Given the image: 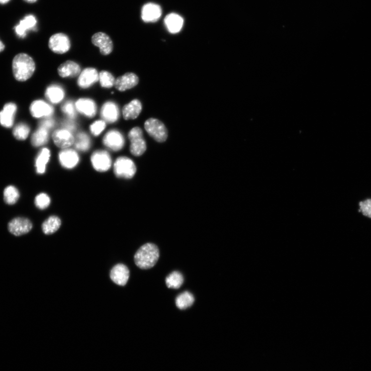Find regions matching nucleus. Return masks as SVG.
Segmentation results:
<instances>
[{
    "label": "nucleus",
    "mask_w": 371,
    "mask_h": 371,
    "mask_svg": "<svg viewBox=\"0 0 371 371\" xmlns=\"http://www.w3.org/2000/svg\"><path fill=\"white\" fill-rule=\"evenodd\" d=\"M160 257L158 247L153 243L143 245L136 253L134 261L136 266L142 269H149L153 267Z\"/></svg>",
    "instance_id": "f257e3e1"
},
{
    "label": "nucleus",
    "mask_w": 371,
    "mask_h": 371,
    "mask_svg": "<svg viewBox=\"0 0 371 371\" xmlns=\"http://www.w3.org/2000/svg\"><path fill=\"white\" fill-rule=\"evenodd\" d=\"M12 69L15 79L21 82L25 81L33 75L35 71V62L28 55L19 54L13 60Z\"/></svg>",
    "instance_id": "f03ea898"
},
{
    "label": "nucleus",
    "mask_w": 371,
    "mask_h": 371,
    "mask_svg": "<svg viewBox=\"0 0 371 371\" xmlns=\"http://www.w3.org/2000/svg\"><path fill=\"white\" fill-rule=\"evenodd\" d=\"M145 128L155 141L161 143L166 141L168 131L164 124L160 120L153 118L148 119L145 123Z\"/></svg>",
    "instance_id": "7ed1b4c3"
},
{
    "label": "nucleus",
    "mask_w": 371,
    "mask_h": 371,
    "mask_svg": "<svg viewBox=\"0 0 371 371\" xmlns=\"http://www.w3.org/2000/svg\"><path fill=\"white\" fill-rule=\"evenodd\" d=\"M128 136L131 142V153L135 157L142 156L147 150V144L142 130L140 128L135 127L130 131Z\"/></svg>",
    "instance_id": "20e7f679"
},
{
    "label": "nucleus",
    "mask_w": 371,
    "mask_h": 371,
    "mask_svg": "<svg viewBox=\"0 0 371 371\" xmlns=\"http://www.w3.org/2000/svg\"><path fill=\"white\" fill-rule=\"evenodd\" d=\"M114 173L117 177L130 179L136 174L137 169L134 162L127 157H120L114 164Z\"/></svg>",
    "instance_id": "39448f33"
},
{
    "label": "nucleus",
    "mask_w": 371,
    "mask_h": 371,
    "mask_svg": "<svg viewBox=\"0 0 371 371\" xmlns=\"http://www.w3.org/2000/svg\"><path fill=\"white\" fill-rule=\"evenodd\" d=\"M91 161L93 167L97 171L106 172L112 166V161L110 155L106 151H97L92 154Z\"/></svg>",
    "instance_id": "423d86ee"
},
{
    "label": "nucleus",
    "mask_w": 371,
    "mask_h": 371,
    "mask_svg": "<svg viewBox=\"0 0 371 371\" xmlns=\"http://www.w3.org/2000/svg\"><path fill=\"white\" fill-rule=\"evenodd\" d=\"M50 49L56 54H64L70 49L71 42L69 38L64 33H57L52 35L49 41Z\"/></svg>",
    "instance_id": "0eeeda50"
},
{
    "label": "nucleus",
    "mask_w": 371,
    "mask_h": 371,
    "mask_svg": "<svg viewBox=\"0 0 371 371\" xmlns=\"http://www.w3.org/2000/svg\"><path fill=\"white\" fill-rule=\"evenodd\" d=\"M105 146L114 151L121 150L125 146V138L119 131L113 130L108 132L103 139Z\"/></svg>",
    "instance_id": "6e6552de"
},
{
    "label": "nucleus",
    "mask_w": 371,
    "mask_h": 371,
    "mask_svg": "<svg viewBox=\"0 0 371 371\" xmlns=\"http://www.w3.org/2000/svg\"><path fill=\"white\" fill-rule=\"evenodd\" d=\"M33 225L28 219L17 218L12 220L8 224V229L14 236H19L26 234L32 229Z\"/></svg>",
    "instance_id": "1a4fd4ad"
},
{
    "label": "nucleus",
    "mask_w": 371,
    "mask_h": 371,
    "mask_svg": "<svg viewBox=\"0 0 371 371\" xmlns=\"http://www.w3.org/2000/svg\"><path fill=\"white\" fill-rule=\"evenodd\" d=\"M91 41L93 44L99 48L101 53L103 55H109L113 50L114 45L112 39L104 33L95 34L92 36Z\"/></svg>",
    "instance_id": "9d476101"
},
{
    "label": "nucleus",
    "mask_w": 371,
    "mask_h": 371,
    "mask_svg": "<svg viewBox=\"0 0 371 371\" xmlns=\"http://www.w3.org/2000/svg\"><path fill=\"white\" fill-rule=\"evenodd\" d=\"M37 23V19L33 14H27L15 26V32L19 37L24 38L28 31L36 30Z\"/></svg>",
    "instance_id": "9b49d317"
},
{
    "label": "nucleus",
    "mask_w": 371,
    "mask_h": 371,
    "mask_svg": "<svg viewBox=\"0 0 371 371\" xmlns=\"http://www.w3.org/2000/svg\"><path fill=\"white\" fill-rule=\"evenodd\" d=\"M52 138L57 147L64 149L73 145L75 140L72 133L64 129L55 130L52 134Z\"/></svg>",
    "instance_id": "f8f14e48"
},
{
    "label": "nucleus",
    "mask_w": 371,
    "mask_h": 371,
    "mask_svg": "<svg viewBox=\"0 0 371 371\" xmlns=\"http://www.w3.org/2000/svg\"><path fill=\"white\" fill-rule=\"evenodd\" d=\"M99 80V74L97 70L93 68H87L81 72L77 85L83 89L88 88L96 83Z\"/></svg>",
    "instance_id": "ddd939ff"
},
{
    "label": "nucleus",
    "mask_w": 371,
    "mask_h": 371,
    "mask_svg": "<svg viewBox=\"0 0 371 371\" xmlns=\"http://www.w3.org/2000/svg\"><path fill=\"white\" fill-rule=\"evenodd\" d=\"M162 14L161 6L153 3L144 5L142 9V18L147 23L158 21L161 18Z\"/></svg>",
    "instance_id": "4468645a"
},
{
    "label": "nucleus",
    "mask_w": 371,
    "mask_h": 371,
    "mask_svg": "<svg viewBox=\"0 0 371 371\" xmlns=\"http://www.w3.org/2000/svg\"><path fill=\"white\" fill-rule=\"evenodd\" d=\"M29 110L32 116L36 118L49 117L54 113L53 107L42 100L33 102L31 104Z\"/></svg>",
    "instance_id": "2eb2a0df"
},
{
    "label": "nucleus",
    "mask_w": 371,
    "mask_h": 371,
    "mask_svg": "<svg viewBox=\"0 0 371 371\" xmlns=\"http://www.w3.org/2000/svg\"><path fill=\"white\" fill-rule=\"evenodd\" d=\"M59 160L62 166L71 169L78 164L80 158L78 154L75 150L65 149L59 152Z\"/></svg>",
    "instance_id": "dca6fc26"
},
{
    "label": "nucleus",
    "mask_w": 371,
    "mask_h": 371,
    "mask_svg": "<svg viewBox=\"0 0 371 371\" xmlns=\"http://www.w3.org/2000/svg\"><path fill=\"white\" fill-rule=\"evenodd\" d=\"M110 277L112 281L116 284L124 286L129 281L130 271L126 265L118 264L112 269Z\"/></svg>",
    "instance_id": "f3484780"
},
{
    "label": "nucleus",
    "mask_w": 371,
    "mask_h": 371,
    "mask_svg": "<svg viewBox=\"0 0 371 371\" xmlns=\"http://www.w3.org/2000/svg\"><path fill=\"white\" fill-rule=\"evenodd\" d=\"M139 83L138 76L134 73H127L119 77L115 80V86L120 91H125L130 89Z\"/></svg>",
    "instance_id": "a211bd4d"
},
{
    "label": "nucleus",
    "mask_w": 371,
    "mask_h": 371,
    "mask_svg": "<svg viewBox=\"0 0 371 371\" xmlns=\"http://www.w3.org/2000/svg\"><path fill=\"white\" fill-rule=\"evenodd\" d=\"M75 105L76 111L88 118L94 117L97 114V105L91 99H80L76 102Z\"/></svg>",
    "instance_id": "6ab92c4d"
},
{
    "label": "nucleus",
    "mask_w": 371,
    "mask_h": 371,
    "mask_svg": "<svg viewBox=\"0 0 371 371\" xmlns=\"http://www.w3.org/2000/svg\"><path fill=\"white\" fill-rule=\"evenodd\" d=\"M120 113L117 105L111 101L107 102L102 106L101 116L103 120L107 123H113L119 118Z\"/></svg>",
    "instance_id": "aec40b11"
},
{
    "label": "nucleus",
    "mask_w": 371,
    "mask_h": 371,
    "mask_svg": "<svg viewBox=\"0 0 371 371\" xmlns=\"http://www.w3.org/2000/svg\"><path fill=\"white\" fill-rule=\"evenodd\" d=\"M17 111V106L14 103L6 104L3 110L0 112V124L5 128H11L13 123L14 117Z\"/></svg>",
    "instance_id": "412c9836"
},
{
    "label": "nucleus",
    "mask_w": 371,
    "mask_h": 371,
    "mask_svg": "<svg viewBox=\"0 0 371 371\" xmlns=\"http://www.w3.org/2000/svg\"><path fill=\"white\" fill-rule=\"evenodd\" d=\"M142 108V104L140 101L138 99L133 100L123 107V118L126 120L136 119L141 114Z\"/></svg>",
    "instance_id": "4be33fe9"
},
{
    "label": "nucleus",
    "mask_w": 371,
    "mask_h": 371,
    "mask_svg": "<svg viewBox=\"0 0 371 371\" xmlns=\"http://www.w3.org/2000/svg\"><path fill=\"white\" fill-rule=\"evenodd\" d=\"M81 72L80 66L75 62L68 60L62 64L58 68V73L62 77H74Z\"/></svg>",
    "instance_id": "5701e85b"
},
{
    "label": "nucleus",
    "mask_w": 371,
    "mask_h": 371,
    "mask_svg": "<svg viewBox=\"0 0 371 371\" xmlns=\"http://www.w3.org/2000/svg\"><path fill=\"white\" fill-rule=\"evenodd\" d=\"M165 24L170 33L176 34L180 32L182 29L184 20L178 14L172 13L166 17Z\"/></svg>",
    "instance_id": "b1692460"
},
{
    "label": "nucleus",
    "mask_w": 371,
    "mask_h": 371,
    "mask_svg": "<svg viewBox=\"0 0 371 371\" xmlns=\"http://www.w3.org/2000/svg\"><path fill=\"white\" fill-rule=\"evenodd\" d=\"M45 97L53 104H57L63 100L65 92L63 88L57 85H52L46 88Z\"/></svg>",
    "instance_id": "393cba45"
},
{
    "label": "nucleus",
    "mask_w": 371,
    "mask_h": 371,
    "mask_svg": "<svg viewBox=\"0 0 371 371\" xmlns=\"http://www.w3.org/2000/svg\"><path fill=\"white\" fill-rule=\"evenodd\" d=\"M61 224V220L58 216H51L43 223L42 231L46 235H51L58 230Z\"/></svg>",
    "instance_id": "a878e982"
},
{
    "label": "nucleus",
    "mask_w": 371,
    "mask_h": 371,
    "mask_svg": "<svg viewBox=\"0 0 371 371\" xmlns=\"http://www.w3.org/2000/svg\"><path fill=\"white\" fill-rule=\"evenodd\" d=\"M50 158V151L47 148L42 149L38 155L36 160L35 166L37 173L43 174L45 173L46 164Z\"/></svg>",
    "instance_id": "bb28decb"
},
{
    "label": "nucleus",
    "mask_w": 371,
    "mask_h": 371,
    "mask_svg": "<svg viewBox=\"0 0 371 371\" xmlns=\"http://www.w3.org/2000/svg\"><path fill=\"white\" fill-rule=\"evenodd\" d=\"M49 137V131L39 127L33 134L31 143L35 147H40L48 143Z\"/></svg>",
    "instance_id": "cd10ccee"
},
{
    "label": "nucleus",
    "mask_w": 371,
    "mask_h": 371,
    "mask_svg": "<svg viewBox=\"0 0 371 371\" xmlns=\"http://www.w3.org/2000/svg\"><path fill=\"white\" fill-rule=\"evenodd\" d=\"M74 144L75 149L77 150L86 152L90 148V139L86 133L83 132L79 133L76 136Z\"/></svg>",
    "instance_id": "c85d7f7f"
},
{
    "label": "nucleus",
    "mask_w": 371,
    "mask_h": 371,
    "mask_svg": "<svg viewBox=\"0 0 371 371\" xmlns=\"http://www.w3.org/2000/svg\"><path fill=\"white\" fill-rule=\"evenodd\" d=\"M194 302L193 296L188 291L181 293L176 299V305L180 309H186L190 307Z\"/></svg>",
    "instance_id": "c756f323"
},
{
    "label": "nucleus",
    "mask_w": 371,
    "mask_h": 371,
    "mask_svg": "<svg viewBox=\"0 0 371 371\" xmlns=\"http://www.w3.org/2000/svg\"><path fill=\"white\" fill-rule=\"evenodd\" d=\"M184 282L182 273L178 271L173 272L168 275L166 279L167 287L169 288L179 289Z\"/></svg>",
    "instance_id": "7c9ffc66"
},
{
    "label": "nucleus",
    "mask_w": 371,
    "mask_h": 371,
    "mask_svg": "<svg viewBox=\"0 0 371 371\" xmlns=\"http://www.w3.org/2000/svg\"><path fill=\"white\" fill-rule=\"evenodd\" d=\"M4 197L7 204L13 205L17 202L19 198V193L16 188L12 186H10L5 189Z\"/></svg>",
    "instance_id": "2f4dec72"
},
{
    "label": "nucleus",
    "mask_w": 371,
    "mask_h": 371,
    "mask_svg": "<svg viewBox=\"0 0 371 371\" xmlns=\"http://www.w3.org/2000/svg\"><path fill=\"white\" fill-rule=\"evenodd\" d=\"M29 132V127L26 124L19 123L14 128L13 134L18 140L24 141L27 138Z\"/></svg>",
    "instance_id": "473e14b6"
},
{
    "label": "nucleus",
    "mask_w": 371,
    "mask_h": 371,
    "mask_svg": "<svg viewBox=\"0 0 371 371\" xmlns=\"http://www.w3.org/2000/svg\"><path fill=\"white\" fill-rule=\"evenodd\" d=\"M99 81L101 86L106 88H112L115 83L114 76L106 71H102L100 73Z\"/></svg>",
    "instance_id": "72a5a7b5"
},
{
    "label": "nucleus",
    "mask_w": 371,
    "mask_h": 371,
    "mask_svg": "<svg viewBox=\"0 0 371 371\" xmlns=\"http://www.w3.org/2000/svg\"><path fill=\"white\" fill-rule=\"evenodd\" d=\"M50 197L45 193H40L35 198V204L37 208L43 210L48 207L50 204Z\"/></svg>",
    "instance_id": "f704fd0d"
},
{
    "label": "nucleus",
    "mask_w": 371,
    "mask_h": 371,
    "mask_svg": "<svg viewBox=\"0 0 371 371\" xmlns=\"http://www.w3.org/2000/svg\"><path fill=\"white\" fill-rule=\"evenodd\" d=\"M61 110L71 119H74L76 116L75 105L71 101H68L63 104L61 106Z\"/></svg>",
    "instance_id": "c9c22d12"
},
{
    "label": "nucleus",
    "mask_w": 371,
    "mask_h": 371,
    "mask_svg": "<svg viewBox=\"0 0 371 371\" xmlns=\"http://www.w3.org/2000/svg\"><path fill=\"white\" fill-rule=\"evenodd\" d=\"M106 126L104 120H97L92 124L90 130L93 135L98 136L105 130Z\"/></svg>",
    "instance_id": "e433bc0d"
},
{
    "label": "nucleus",
    "mask_w": 371,
    "mask_h": 371,
    "mask_svg": "<svg viewBox=\"0 0 371 371\" xmlns=\"http://www.w3.org/2000/svg\"><path fill=\"white\" fill-rule=\"evenodd\" d=\"M359 211L367 217L371 219V199L368 198L364 201H361L359 203Z\"/></svg>",
    "instance_id": "4c0bfd02"
},
{
    "label": "nucleus",
    "mask_w": 371,
    "mask_h": 371,
    "mask_svg": "<svg viewBox=\"0 0 371 371\" xmlns=\"http://www.w3.org/2000/svg\"><path fill=\"white\" fill-rule=\"evenodd\" d=\"M55 126V121L54 120L48 118L41 121L39 123V127L42 128L49 131L52 129Z\"/></svg>",
    "instance_id": "58836bf2"
},
{
    "label": "nucleus",
    "mask_w": 371,
    "mask_h": 371,
    "mask_svg": "<svg viewBox=\"0 0 371 371\" xmlns=\"http://www.w3.org/2000/svg\"><path fill=\"white\" fill-rule=\"evenodd\" d=\"M63 127L64 129L69 131L70 132H73L76 129V126L74 122L72 120H66L63 123Z\"/></svg>",
    "instance_id": "ea45409f"
},
{
    "label": "nucleus",
    "mask_w": 371,
    "mask_h": 371,
    "mask_svg": "<svg viewBox=\"0 0 371 371\" xmlns=\"http://www.w3.org/2000/svg\"><path fill=\"white\" fill-rule=\"evenodd\" d=\"M5 48L4 44L0 41V52H2Z\"/></svg>",
    "instance_id": "a19ab883"
},
{
    "label": "nucleus",
    "mask_w": 371,
    "mask_h": 371,
    "mask_svg": "<svg viewBox=\"0 0 371 371\" xmlns=\"http://www.w3.org/2000/svg\"><path fill=\"white\" fill-rule=\"evenodd\" d=\"M24 1L29 3H34L36 2L37 0H24Z\"/></svg>",
    "instance_id": "79ce46f5"
},
{
    "label": "nucleus",
    "mask_w": 371,
    "mask_h": 371,
    "mask_svg": "<svg viewBox=\"0 0 371 371\" xmlns=\"http://www.w3.org/2000/svg\"><path fill=\"white\" fill-rule=\"evenodd\" d=\"M10 0H0V4H4L7 3Z\"/></svg>",
    "instance_id": "37998d69"
}]
</instances>
